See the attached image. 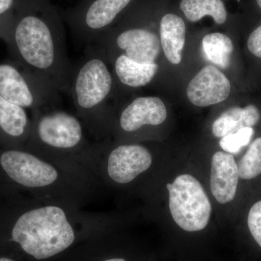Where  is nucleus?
Listing matches in <instances>:
<instances>
[{
	"label": "nucleus",
	"instance_id": "24",
	"mask_svg": "<svg viewBox=\"0 0 261 261\" xmlns=\"http://www.w3.org/2000/svg\"><path fill=\"white\" fill-rule=\"evenodd\" d=\"M102 261H126L124 258H122V257H113V258H108L106 259V260H104Z\"/></svg>",
	"mask_w": 261,
	"mask_h": 261
},
{
	"label": "nucleus",
	"instance_id": "22",
	"mask_svg": "<svg viewBox=\"0 0 261 261\" xmlns=\"http://www.w3.org/2000/svg\"><path fill=\"white\" fill-rule=\"evenodd\" d=\"M247 48L253 56L261 58V25L250 34L247 40Z\"/></svg>",
	"mask_w": 261,
	"mask_h": 261
},
{
	"label": "nucleus",
	"instance_id": "18",
	"mask_svg": "<svg viewBox=\"0 0 261 261\" xmlns=\"http://www.w3.org/2000/svg\"><path fill=\"white\" fill-rule=\"evenodd\" d=\"M202 49L207 59L220 68H226L233 51L232 41L221 33L207 34L202 39Z\"/></svg>",
	"mask_w": 261,
	"mask_h": 261
},
{
	"label": "nucleus",
	"instance_id": "2",
	"mask_svg": "<svg viewBox=\"0 0 261 261\" xmlns=\"http://www.w3.org/2000/svg\"><path fill=\"white\" fill-rule=\"evenodd\" d=\"M0 168L34 198L83 207L98 197L100 184L77 163L57 161L28 150L8 149L0 154Z\"/></svg>",
	"mask_w": 261,
	"mask_h": 261
},
{
	"label": "nucleus",
	"instance_id": "11",
	"mask_svg": "<svg viewBox=\"0 0 261 261\" xmlns=\"http://www.w3.org/2000/svg\"><path fill=\"white\" fill-rule=\"evenodd\" d=\"M167 118V110L157 97H139L122 110L118 126L125 134H133L146 126H159Z\"/></svg>",
	"mask_w": 261,
	"mask_h": 261
},
{
	"label": "nucleus",
	"instance_id": "7",
	"mask_svg": "<svg viewBox=\"0 0 261 261\" xmlns=\"http://www.w3.org/2000/svg\"><path fill=\"white\" fill-rule=\"evenodd\" d=\"M0 96L20 107L36 111L54 107L59 94L30 73L24 75L13 65L1 64Z\"/></svg>",
	"mask_w": 261,
	"mask_h": 261
},
{
	"label": "nucleus",
	"instance_id": "3",
	"mask_svg": "<svg viewBox=\"0 0 261 261\" xmlns=\"http://www.w3.org/2000/svg\"><path fill=\"white\" fill-rule=\"evenodd\" d=\"M43 14H28L15 27L14 44L29 73L57 94L69 92L73 67L63 31Z\"/></svg>",
	"mask_w": 261,
	"mask_h": 261
},
{
	"label": "nucleus",
	"instance_id": "21",
	"mask_svg": "<svg viewBox=\"0 0 261 261\" xmlns=\"http://www.w3.org/2000/svg\"><path fill=\"white\" fill-rule=\"evenodd\" d=\"M247 224L252 237L261 247V201L252 205L247 218Z\"/></svg>",
	"mask_w": 261,
	"mask_h": 261
},
{
	"label": "nucleus",
	"instance_id": "13",
	"mask_svg": "<svg viewBox=\"0 0 261 261\" xmlns=\"http://www.w3.org/2000/svg\"><path fill=\"white\" fill-rule=\"evenodd\" d=\"M107 58L113 64L118 82L130 88L145 87L153 80L159 68L155 63H137L122 54Z\"/></svg>",
	"mask_w": 261,
	"mask_h": 261
},
{
	"label": "nucleus",
	"instance_id": "6",
	"mask_svg": "<svg viewBox=\"0 0 261 261\" xmlns=\"http://www.w3.org/2000/svg\"><path fill=\"white\" fill-rule=\"evenodd\" d=\"M166 187L170 211L176 224L189 232L204 229L210 221L212 207L200 181L191 175L182 174Z\"/></svg>",
	"mask_w": 261,
	"mask_h": 261
},
{
	"label": "nucleus",
	"instance_id": "17",
	"mask_svg": "<svg viewBox=\"0 0 261 261\" xmlns=\"http://www.w3.org/2000/svg\"><path fill=\"white\" fill-rule=\"evenodd\" d=\"M180 8L187 20L191 22L198 21L208 15L221 25L227 18L226 8L221 0H181Z\"/></svg>",
	"mask_w": 261,
	"mask_h": 261
},
{
	"label": "nucleus",
	"instance_id": "14",
	"mask_svg": "<svg viewBox=\"0 0 261 261\" xmlns=\"http://www.w3.org/2000/svg\"><path fill=\"white\" fill-rule=\"evenodd\" d=\"M160 35V41L168 61L172 64H179L186 41V25L183 19L174 14L163 16Z\"/></svg>",
	"mask_w": 261,
	"mask_h": 261
},
{
	"label": "nucleus",
	"instance_id": "5",
	"mask_svg": "<svg viewBox=\"0 0 261 261\" xmlns=\"http://www.w3.org/2000/svg\"><path fill=\"white\" fill-rule=\"evenodd\" d=\"M78 116L56 107L34 111L28 150L47 159L83 166L92 143Z\"/></svg>",
	"mask_w": 261,
	"mask_h": 261
},
{
	"label": "nucleus",
	"instance_id": "20",
	"mask_svg": "<svg viewBox=\"0 0 261 261\" xmlns=\"http://www.w3.org/2000/svg\"><path fill=\"white\" fill-rule=\"evenodd\" d=\"M254 132L252 127L241 128L234 133L223 137L220 140V146L227 153L238 154L243 147L250 144Z\"/></svg>",
	"mask_w": 261,
	"mask_h": 261
},
{
	"label": "nucleus",
	"instance_id": "23",
	"mask_svg": "<svg viewBox=\"0 0 261 261\" xmlns=\"http://www.w3.org/2000/svg\"><path fill=\"white\" fill-rule=\"evenodd\" d=\"M13 0H0V15L5 14L11 8Z\"/></svg>",
	"mask_w": 261,
	"mask_h": 261
},
{
	"label": "nucleus",
	"instance_id": "26",
	"mask_svg": "<svg viewBox=\"0 0 261 261\" xmlns=\"http://www.w3.org/2000/svg\"><path fill=\"white\" fill-rule=\"evenodd\" d=\"M257 5H258V6L260 7L261 9V0H256Z\"/></svg>",
	"mask_w": 261,
	"mask_h": 261
},
{
	"label": "nucleus",
	"instance_id": "19",
	"mask_svg": "<svg viewBox=\"0 0 261 261\" xmlns=\"http://www.w3.org/2000/svg\"><path fill=\"white\" fill-rule=\"evenodd\" d=\"M239 175L243 179H252L261 174V137L257 138L238 164Z\"/></svg>",
	"mask_w": 261,
	"mask_h": 261
},
{
	"label": "nucleus",
	"instance_id": "15",
	"mask_svg": "<svg viewBox=\"0 0 261 261\" xmlns=\"http://www.w3.org/2000/svg\"><path fill=\"white\" fill-rule=\"evenodd\" d=\"M260 118V111L254 105H248L244 108H231L221 113L214 122L213 134L217 138H222L241 128L255 126Z\"/></svg>",
	"mask_w": 261,
	"mask_h": 261
},
{
	"label": "nucleus",
	"instance_id": "10",
	"mask_svg": "<svg viewBox=\"0 0 261 261\" xmlns=\"http://www.w3.org/2000/svg\"><path fill=\"white\" fill-rule=\"evenodd\" d=\"M231 93L227 77L214 65H206L194 77L187 88L189 100L197 107L224 102Z\"/></svg>",
	"mask_w": 261,
	"mask_h": 261
},
{
	"label": "nucleus",
	"instance_id": "16",
	"mask_svg": "<svg viewBox=\"0 0 261 261\" xmlns=\"http://www.w3.org/2000/svg\"><path fill=\"white\" fill-rule=\"evenodd\" d=\"M32 128L25 108L7 101L0 96V130L10 138L28 140Z\"/></svg>",
	"mask_w": 261,
	"mask_h": 261
},
{
	"label": "nucleus",
	"instance_id": "1",
	"mask_svg": "<svg viewBox=\"0 0 261 261\" xmlns=\"http://www.w3.org/2000/svg\"><path fill=\"white\" fill-rule=\"evenodd\" d=\"M106 222V216L99 213L34 198L15 219L10 240L36 260H47L69 249L79 235L99 231Z\"/></svg>",
	"mask_w": 261,
	"mask_h": 261
},
{
	"label": "nucleus",
	"instance_id": "25",
	"mask_svg": "<svg viewBox=\"0 0 261 261\" xmlns=\"http://www.w3.org/2000/svg\"><path fill=\"white\" fill-rule=\"evenodd\" d=\"M0 261H15V260H12V259H10V258H8V257H1V258H0Z\"/></svg>",
	"mask_w": 261,
	"mask_h": 261
},
{
	"label": "nucleus",
	"instance_id": "8",
	"mask_svg": "<svg viewBox=\"0 0 261 261\" xmlns=\"http://www.w3.org/2000/svg\"><path fill=\"white\" fill-rule=\"evenodd\" d=\"M92 44L105 51L118 49L121 54L139 63H155L161 51L159 38L154 32L143 28L126 29L114 38L102 35Z\"/></svg>",
	"mask_w": 261,
	"mask_h": 261
},
{
	"label": "nucleus",
	"instance_id": "4",
	"mask_svg": "<svg viewBox=\"0 0 261 261\" xmlns=\"http://www.w3.org/2000/svg\"><path fill=\"white\" fill-rule=\"evenodd\" d=\"M109 63L100 48L87 45L83 59L73 68L68 92L76 116L97 142L108 128L106 105L114 87Z\"/></svg>",
	"mask_w": 261,
	"mask_h": 261
},
{
	"label": "nucleus",
	"instance_id": "12",
	"mask_svg": "<svg viewBox=\"0 0 261 261\" xmlns=\"http://www.w3.org/2000/svg\"><path fill=\"white\" fill-rule=\"evenodd\" d=\"M239 178L238 165L232 154L216 152L211 161V189L219 203H228L234 199Z\"/></svg>",
	"mask_w": 261,
	"mask_h": 261
},
{
	"label": "nucleus",
	"instance_id": "9",
	"mask_svg": "<svg viewBox=\"0 0 261 261\" xmlns=\"http://www.w3.org/2000/svg\"><path fill=\"white\" fill-rule=\"evenodd\" d=\"M132 0H93L79 15L75 27L78 40L92 44L100 37Z\"/></svg>",
	"mask_w": 261,
	"mask_h": 261
}]
</instances>
